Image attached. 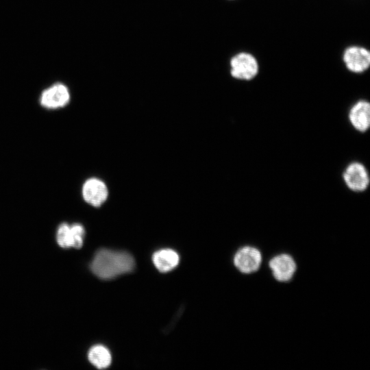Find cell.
<instances>
[{
  "mask_svg": "<svg viewBox=\"0 0 370 370\" xmlns=\"http://www.w3.org/2000/svg\"><path fill=\"white\" fill-rule=\"evenodd\" d=\"M342 60L349 72L362 73L370 66V51L362 46L350 45L344 49Z\"/></svg>",
  "mask_w": 370,
  "mask_h": 370,
  "instance_id": "cell-3",
  "label": "cell"
},
{
  "mask_svg": "<svg viewBox=\"0 0 370 370\" xmlns=\"http://www.w3.org/2000/svg\"><path fill=\"white\" fill-rule=\"evenodd\" d=\"M274 278L280 282H288L296 270V263L290 255L283 254L274 256L269 262Z\"/></svg>",
  "mask_w": 370,
  "mask_h": 370,
  "instance_id": "cell-9",
  "label": "cell"
},
{
  "mask_svg": "<svg viewBox=\"0 0 370 370\" xmlns=\"http://www.w3.org/2000/svg\"><path fill=\"white\" fill-rule=\"evenodd\" d=\"M261 260L260 251L251 246L239 249L234 257L235 267L243 273H251L258 270Z\"/></svg>",
  "mask_w": 370,
  "mask_h": 370,
  "instance_id": "cell-7",
  "label": "cell"
},
{
  "mask_svg": "<svg viewBox=\"0 0 370 370\" xmlns=\"http://www.w3.org/2000/svg\"><path fill=\"white\" fill-rule=\"evenodd\" d=\"M88 358L92 365L100 369L108 367L112 362L111 353L101 345L92 347L88 352Z\"/></svg>",
  "mask_w": 370,
  "mask_h": 370,
  "instance_id": "cell-12",
  "label": "cell"
},
{
  "mask_svg": "<svg viewBox=\"0 0 370 370\" xmlns=\"http://www.w3.org/2000/svg\"><path fill=\"white\" fill-rule=\"evenodd\" d=\"M135 261L126 251L101 249L97 251L91 264L92 272L102 280H111L134 270Z\"/></svg>",
  "mask_w": 370,
  "mask_h": 370,
  "instance_id": "cell-1",
  "label": "cell"
},
{
  "mask_svg": "<svg viewBox=\"0 0 370 370\" xmlns=\"http://www.w3.org/2000/svg\"><path fill=\"white\" fill-rule=\"evenodd\" d=\"M345 184L354 192L365 191L369 186L370 177L365 165L358 162L349 164L343 173Z\"/></svg>",
  "mask_w": 370,
  "mask_h": 370,
  "instance_id": "cell-4",
  "label": "cell"
},
{
  "mask_svg": "<svg viewBox=\"0 0 370 370\" xmlns=\"http://www.w3.org/2000/svg\"><path fill=\"white\" fill-rule=\"evenodd\" d=\"M85 236L84 227L79 223L71 225L62 223L57 230L56 239L58 245L63 248H80Z\"/></svg>",
  "mask_w": 370,
  "mask_h": 370,
  "instance_id": "cell-5",
  "label": "cell"
},
{
  "mask_svg": "<svg viewBox=\"0 0 370 370\" xmlns=\"http://www.w3.org/2000/svg\"><path fill=\"white\" fill-rule=\"evenodd\" d=\"M348 118L355 130L365 132L370 127L369 102L365 99L357 101L349 109Z\"/></svg>",
  "mask_w": 370,
  "mask_h": 370,
  "instance_id": "cell-10",
  "label": "cell"
},
{
  "mask_svg": "<svg viewBox=\"0 0 370 370\" xmlns=\"http://www.w3.org/2000/svg\"><path fill=\"white\" fill-rule=\"evenodd\" d=\"M231 75L239 80L249 81L259 73V63L251 53L241 51L235 54L230 61Z\"/></svg>",
  "mask_w": 370,
  "mask_h": 370,
  "instance_id": "cell-2",
  "label": "cell"
},
{
  "mask_svg": "<svg viewBox=\"0 0 370 370\" xmlns=\"http://www.w3.org/2000/svg\"><path fill=\"white\" fill-rule=\"evenodd\" d=\"M82 195L87 204L98 207L106 201L108 196V189L101 180L91 177L86 180L83 184Z\"/></svg>",
  "mask_w": 370,
  "mask_h": 370,
  "instance_id": "cell-8",
  "label": "cell"
},
{
  "mask_svg": "<svg viewBox=\"0 0 370 370\" xmlns=\"http://www.w3.org/2000/svg\"><path fill=\"white\" fill-rule=\"evenodd\" d=\"M69 88L63 84L57 83L42 91L40 97V105L50 110L66 106L70 101Z\"/></svg>",
  "mask_w": 370,
  "mask_h": 370,
  "instance_id": "cell-6",
  "label": "cell"
},
{
  "mask_svg": "<svg viewBox=\"0 0 370 370\" xmlns=\"http://www.w3.org/2000/svg\"><path fill=\"white\" fill-rule=\"evenodd\" d=\"M152 261L158 271L160 272H169L178 265L180 256L173 249H162L156 251L153 254Z\"/></svg>",
  "mask_w": 370,
  "mask_h": 370,
  "instance_id": "cell-11",
  "label": "cell"
}]
</instances>
